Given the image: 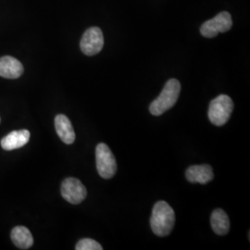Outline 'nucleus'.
I'll return each instance as SVG.
<instances>
[{"instance_id":"f257e3e1","label":"nucleus","mask_w":250,"mask_h":250,"mask_svg":"<svg viewBox=\"0 0 250 250\" xmlns=\"http://www.w3.org/2000/svg\"><path fill=\"white\" fill-rule=\"evenodd\" d=\"M175 224V213L165 201H158L153 208L150 225L153 232L161 237L170 234Z\"/></svg>"},{"instance_id":"f03ea898","label":"nucleus","mask_w":250,"mask_h":250,"mask_svg":"<svg viewBox=\"0 0 250 250\" xmlns=\"http://www.w3.org/2000/svg\"><path fill=\"white\" fill-rule=\"evenodd\" d=\"M180 92L181 84L178 80L170 79L168 81L161 91V95L149 106V111L152 115L160 116L173 107L178 100Z\"/></svg>"},{"instance_id":"7ed1b4c3","label":"nucleus","mask_w":250,"mask_h":250,"mask_svg":"<svg viewBox=\"0 0 250 250\" xmlns=\"http://www.w3.org/2000/svg\"><path fill=\"white\" fill-rule=\"evenodd\" d=\"M233 110V102L227 95H221L213 99L208 107V119L212 125L223 126L225 125Z\"/></svg>"},{"instance_id":"20e7f679","label":"nucleus","mask_w":250,"mask_h":250,"mask_svg":"<svg viewBox=\"0 0 250 250\" xmlns=\"http://www.w3.org/2000/svg\"><path fill=\"white\" fill-rule=\"evenodd\" d=\"M97 170L104 179L112 178L117 171V163L113 153L106 144L100 143L96 148Z\"/></svg>"},{"instance_id":"39448f33","label":"nucleus","mask_w":250,"mask_h":250,"mask_svg":"<svg viewBox=\"0 0 250 250\" xmlns=\"http://www.w3.org/2000/svg\"><path fill=\"white\" fill-rule=\"evenodd\" d=\"M232 26L231 14L227 11H223L211 20L207 21L200 27L201 35L207 38H213L220 33L228 32Z\"/></svg>"},{"instance_id":"423d86ee","label":"nucleus","mask_w":250,"mask_h":250,"mask_svg":"<svg viewBox=\"0 0 250 250\" xmlns=\"http://www.w3.org/2000/svg\"><path fill=\"white\" fill-rule=\"evenodd\" d=\"M104 45V36L99 27H91L85 31L82 37L80 47L82 52L86 56L99 54Z\"/></svg>"},{"instance_id":"0eeeda50","label":"nucleus","mask_w":250,"mask_h":250,"mask_svg":"<svg viewBox=\"0 0 250 250\" xmlns=\"http://www.w3.org/2000/svg\"><path fill=\"white\" fill-rule=\"evenodd\" d=\"M61 192L63 198L71 204H80L87 196V190L82 184L80 180L76 178L65 179L62 184Z\"/></svg>"},{"instance_id":"6e6552de","label":"nucleus","mask_w":250,"mask_h":250,"mask_svg":"<svg viewBox=\"0 0 250 250\" xmlns=\"http://www.w3.org/2000/svg\"><path fill=\"white\" fill-rule=\"evenodd\" d=\"M186 177L192 184L206 185L214 178V173L212 168L208 164L193 165L187 170Z\"/></svg>"},{"instance_id":"1a4fd4ad","label":"nucleus","mask_w":250,"mask_h":250,"mask_svg":"<svg viewBox=\"0 0 250 250\" xmlns=\"http://www.w3.org/2000/svg\"><path fill=\"white\" fill-rule=\"evenodd\" d=\"M23 73V66L17 59L5 56L0 59V76L7 79H17Z\"/></svg>"},{"instance_id":"9d476101","label":"nucleus","mask_w":250,"mask_h":250,"mask_svg":"<svg viewBox=\"0 0 250 250\" xmlns=\"http://www.w3.org/2000/svg\"><path fill=\"white\" fill-rule=\"evenodd\" d=\"M31 134L28 130L13 131L1 140V146L5 150H14L24 146L30 140Z\"/></svg>"},{"instance_id":"9b49d317","label":"nucleus","mask_w":250,"mask_h":250,"mask_svg":"<svg viewBox=\"0 0 250 250\" xmlns=\"http://www.w3.org/2000/svg\"><path fill=\"white\" fill-rule=\"evenodd\" d=\"M56 132L63 143L71 145L75 140V133L69 118L63 114H59L55 118Z\"/></svg>"},{"instance_id":"f8f14e48","label":"nucleus","mask_w":250,"mask_h":250,"mask_svg":"<svg viewBox=\"0 0 250 250\" xmlns=\"http://www.w3.org/2000/svg\"><path fill=\"white\" fill-rule=\"evenodd\" d=\"M210 224L213 232L218 235H226L230 230L229 217L221 208H217L212 212L210 218Z\"/></svg>"},{"instance_id":"ddd939ff","label":"nucleus","mask_w":250,"mask_h":250,"mask_svg":"<svg viewBox=\"0 0 250 250\" xmlns=\"http://www.w3.org/2000/svg\"><path fill=\"white\" fill-rule=\"evenodd\" d=\"M11 240L21 250H28L34 244V238L31 232L24 226H17L11 231Z\"/></svg>"},{"instance_id":"4468645a","label":"nucleus","mask_w":250,"mask_h":250,"mask_svg":"<svg viewBox=\"0 0 250 250\" xmlns=\"http://www.w3.org/2000/svg\"><path fill=\"white\" fill-rule=\"evenodd\" d=\"M76 250H102L103 248L101 247V245L93 239L90 238H84L82 239L77 243Z\"/></svg>"}]
</instances>
